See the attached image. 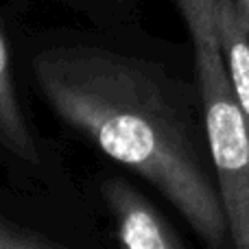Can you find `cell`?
<instances>
[{
    "instance_id": "6da1fadb",
    "label": "cell",
    "mask_w": 249,
    "mask_h": 249,
    "mask_svg": "<svg viewBox=\"0 0 249 249\" xmlns=\"http://www.w3.org/2000/svg\"><path fill=\"white\" fill-rule=\"evenodd\" d=\"M142 33L42 39L26 57L39 99L70 131L155 188L210 249L230 221L197 81L136 48Z\"/></svg>"
},
{
    "instance_id": "7a4b0ae2",
    "label": "cell",
    "mask_w": 249,
    "mask_h": 249,
    "mask_svg": "<svg viewBox=\"0 0 249 249\" xmlns=\"http://www.w3.org/2000/svg\"><path fill=\"white\" fill-rule=\"evenodd\" d=\"M175 7L193 46L195 81L201 96L212 162L228 212L230 238L236 249H249V124L212 29L210 2L175 0Z\"/></svg>"
},
{
    "instance_id": "3957f363",
    "label": "cell",
    "mask_w": 249,
    "mask_h": 249,
    "mask_svg": "<svg viewBox=\"0 0 249 249\" xmlns=\"http://www.w3.org/2000/svg\"><path fill=\"white\" fill-rule=\"evenodd\" d=\"M0 164L33 190H59L64 186L61 164L44 144L26 114L16 81V59L7 33L0 26Z\"/></svg>"
},
{
    "instance_id": "277c9868",
    "label": "cell",
    "mask_w": 249,
    "mask_h": 249,
    "mask_svg": "<svg viewBox=\"0 0 249 249\" xmlns=\"http://www.w3.org/2000/svg\"><path fill=\"white\" fill-rule=\"evenodd\" d=\"M99 197L114 241L131 249H184L186 238L127 175H103Z\"/></svg>"
},
{
    "instance_id": "5b68a950",
    "label": "cell",
    "mask_w": 249,
    "mask_h": 249,
    "mask_svg": "<svg viewBox=\"0 0 249 249\" xmlns=\"http://www.w3.org/2000/svg\"><path fill=\"white\" fill-rule=\"evenodd\" d=\"M107 33H142V0H55Z\"/></svg>"
},
{
    "instance_id": "8992f818",
    "label": "cell",
    "mask_w": 249,
    "mask_h": 249,
    "mask_svg": "<svg viewBox=\"0 0 249 249\" xmlns=\"http://www.w3.org/2000/svg\"><path fill=\"white\" fill-rule=\"evenodd\" d=\"M70 243L39 225L0 212V249H64Z\"/></svg>"
},
{
    "instance_id": "52a82bcc",
    "label": "cell",
    "mask_w": 249,
    "mask_h": 249,
    "mask_svg": "<svg viewBox=\"0 0 249 249\" xmlns=\"http://www.w3.org/2000/svg\"><path fill=\"white\" fill-rule=\"evenodd\" d=\"M236 11H238L243 26H245V31L249 33V0H236Z\"/></svg>"
}]
</instances>
